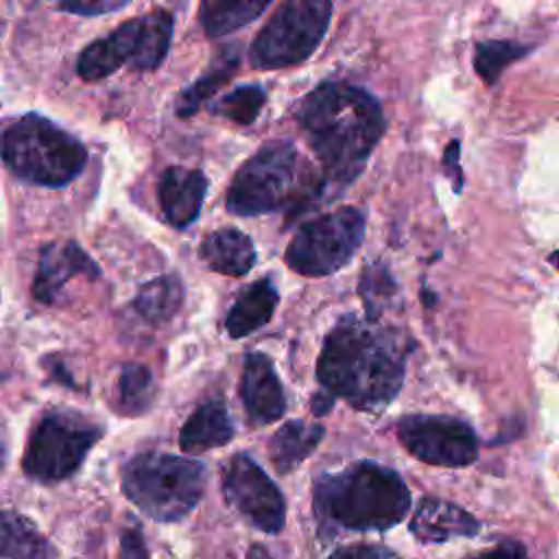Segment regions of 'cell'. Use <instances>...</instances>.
I'll use <instances>...</instances> for the list:
<instances>
[{
    "instance_id": "obj_1",
    "label": "cell",
    "mask_w": 559,
    "mask_h": 559,
    "mask_svg": "<svg viewBox=\"0 0 559 559\" xmlns=\"http://www.w3.org/2000/svg\"><path fill=\"white\" fill-rule=\"evenodd\" d=\"M411 347L402 334L347 314L323 341L317 378L332 397H343L356 411L378 413L400 393Z\"/></svg>"
},
{
    "instance_id": "obj_2",
    "label": "cell",
    "mask_w": 559,
    "mask_h": 559,
    "mask_svg": "<svg viewBox=\"0 0 559 559\" xmlns=\"http://www.w3.org/2000/svg\"><path fill=\"white\" fill-rule=\"evenodd\" d=\"M295 120L321 162L328 188H345L365 168L384 133L380 103L349 83H321L295 107Z\"/></svg>"
},
{
    "instance_id": "obj_3",
    "label": "cell",
    "mask_w": 559,
    "mask_h": 559,
    "mask_svg": "<svg viewBox=\"0 0 559 559\" xmlns=\"http://www.w3.org/2000/svg\"><path fill=\"white\" fill-rule=\"evenodd\" d=\"M312 509L321 531H386L411 509L402 476L376 461H358L323 474L312 487Z\"/></svg>"
},
{
    "instance_id": "obj_4",
    "label": "cell",
    "mask_w": 559,
    "mask_h": 559,
    "mask_svg": "<svg viewBox=\"0 0 559 559\" xmlns=\"http://www.w3.org/2000/svg\"><path fill=\"white\" fill-rule=\"evenodd\" d=\"M325 190L328 186L312 177L293 142L271 140L236 170L225 205L236 216H255L301 207L306 199H317Z\"/></svg>"
},
{
    "instance_id": "obj_5",
    "label": "cell",
    "mask_w": 559,
    "mask_h": 559,
    "mask_svg": "<svg viewBox=\"0 0 559 559\" xmlns=\"http://www.w3.org/2000/svg\"><path fill=\"white\" fill-rule=\"evenodd\" d=\"M205 480L203 463L166 452H140L120 469L124 496L157 522L183 520L199 504Z\"/></svg>"
},
{
    "instance_id": "obj_6",
    "label": "cell",
    "mask_w": 559,
    "mask_h": 559,
    "mask_svg": "<svg viewBox=\"0 0 559 559\" xmlns=\"http://www.w3.org/2000/svg\"><path fill=\"white\" fill-rule=\"evenodd\" d=\"M0 155L13 175L46 188L70 183L87 164L85 146L37 114H26L2 131Z\"/></svg>"
},
{
    "instance_id": "obj_7",
    "label": "cell",
    "mask_w": 559,
    "mask_h": 559,
    "mask_svg": "<svg viewBox=\"0 0 559 559\" xmlns=\"http://www.w3.org/2000/svg\"><path fill=\"white\" fill-rule=\"evenodd\" d=\"M173 24V13L166 9H153L120 24L107 37L83 48L76 61L79 76L100 81L124 63L133 70H157L168 55Z\"/></svg>"
},
{
    "instance_id": "obj_8",
    "label": "cell",
    "mask_w": 559,
    "mask_h": 559,
    "mask_svg": "<svg viewBox=\"0 0 559 559\" xmlns=\"http://www.w3.org/2000/svg\"><path fill=\"white\" fill-rule=\"evenodd\" d=\"M330 20L332 2L328 0H288L280 4L251 44V66L282 70L304 63L319 48Z\"/></svg>"
},
{
    "instance_id": "obj_9",
    "label": "cell",
    "mask_w": 559,
    "mask_h": 559,
    "mask_svg": "<svg viewBox=\"0 0 559 559\" xmlns=\"http://www.w3.org/2000/svg\"><path fill=\"white\" fill-rule=\"evenodd\" d=\"M365 212L338 207L297 229L286 247V264L304 277H325L341 271L365 238Z\"/></svg>"
},
{
    "instance_id": "obj_10",
    "label": "cell",
    "mask_w": 559,
    "mask_h": 559,
    "mask_svg": "<svg viewBox=\"0 0 559 559\" xmlns=\"http://www.w3.org/2000/svg\"><path fill=\"white\" fill-rule=\"evenodd\" d=\"M100 435V426L76 413H50L31 432L22 469L39 483L63 480L81 467Z\"/></svg>"
},
{
    "instance_id": "obj_11",
    "label": "cell",
    "mask_w": 559,
    "mask_h": 559,
    "mask_svg": "<svg viewBox=\"0 0 559 559\" xmlns=\"http://www.w3.org/2000/svg\"><path fill=\"white\" fill-rule=\"evenodd\" d=\"M395 432L400 443L428 465L467 467L478 456V437L472 426L450 415H406Z\"/></svg>"
},
{
    "instance_id": "obj_12",
    "label": "cell",
    "mask_w": 559,
    "mask_h": 559,
    "mask_svg": "<svg viewBox=\"0 0 559 559\" xmlns=\"http://www.w3.org/2000/svg\"><path fill=\"white\" fill-rule=\"evenodd\" d=\"M227 504L253 528L277 535L286 524V500L269 474L245 452H236L221 472Z\"/></svg>"
},
{
    "instance_id": "obj_13",
    "label": "cell",
    "mask_w": 559,
    "mask_h": 559,
    "mask_svg": "<svg viewBox=\"0 0 559 559\" xmlns=\"http://www.w3.org/2000/svg\"><path fill=\"white\" fill-rule=\"evenodd\" d=\"M240 400L255 424H273L286 413L282 382L269 356L251 352L245 356L240 373Z\"/></svg>"
},
{
    "instance_id": "obj_14",
    "label": "cell",
    "mask_w": 559,
    "mask_h": 559,
    "mask_svg": "<svg viewBox=\"0 0 559 559\" xmlns=\"http://www.w3.org/2000/svg\"><path fill=\"white\" fill-rule=\"evenodd\" d=\"M85 275L90 280L100 275L96 262L74 242H52L41 249L37 275L33 282V295L37 301L52 304L61 288L74 277Z\"/></svg>"
},
{
    "instance_id": "obj_15",
    "label": "cell",
    "mask_w": 559,
    "mask_h": 559,
    "mask_svg": "<svg viewBox=\"0 0 559 559\" xmlns=\"http://www.w3.org/2000/svg\"><path fill=\"white\" fill-rule=\"evenodd\" d=\"M207 186L210 181L201 170L183 166L166 168L157 183V199L166 223L177 229L194 223L201 212Z\"/></svg>"
},
{
    "instance_id": "obj_16",
    "label": "cell",
    "mask_w": 559,
    "mask_h": 559,
    "mask_svg": "<svg viewBox=\"0 0 559 559\" xmlns=\"http://www.w3.org/2000/svg\"><path fill=\"white\" fill-rule=\"evenodd\" d=\"M408 528L421 544H443L456 537L478 535L480 522L454 502L426 496L415 509Z\"/></svg>"
},
{
    "instance_id": "obj_17",
    "label": "cell",
    "mask_w": 559,
    "mask_h": 559,
    "mask_svg": "<svg viewBox=\"0 0 559 559\" xmlns=\"http://www.w3.org/2000/svg\"><path fill=\"white\" fill-rule=\"evenodd\" d=\"M234 439V421L221 400L203 402L179 430V448L186 454H201L223 448Z\"/></svg>"
},
{
    "instance_id": "obj_18",
    "label": "cell",
    "mask_w": 559,
    "mask_h": 559,
    "mask_svg": "<svg viewBox=\"0 0 559 559\" xmlns=\"http://www.w3.org/2000/svg\"><path fill=\"white\" fill-rule=\"evenodd\" d=\"M199 255L207 269L229 277H245L255 264V247L251 238L236 227H221L205 236Z\"/></svg>"
},
{
    "instance_id": "obj_19",
    "label": "cell",
    "mask_w": 559,
    "mask_h": 559,
    "mask_svg": "<svg viewBox=\"0 0 559 559\" xmlns=\"http://www.w3.org/2000/svg\"><path fill=\"white\" fill-rule=\"evenodd\" d=\"M280 295L269 277L247 286L225 317V328L231 338H242L266 325L277 308Z\"/></svg>"
},
{
    "instance_id": "obj_20",
    "label": "cell",
    "mask_w": 559,
    "mask_h": 559,
    "mask_svg": "<svg viewBox=\"0 0 559 559\" xmlns=\"http://www.w3.org/2000/svg\"><path fill=\"white\" fill-rule=\"evenodd\" d=\"M325 428L321 424L290 419L282 424L269 441V459L280 474H288L299 467L321 443Z\"/></svg>"
},
{
    "instance_id": "obj_21",
    "label": "cell",
    "mask_w": 559,
    "mask_h": 559,
    "mask_svg": "<svg viewBox=\"0 0 559 559\" xmlns=\"http://www.w3.org/2000/svg\"><path fill=\"white\" fill-rule=\"evenodd\" d=\"M0 557L4 559H57V548L22 513L0 511Z\"/></svg>"
},
{
    "instance_id": "obj_22",
    "label": "cell",
    "mask_w": 559,
    "mask_h": 559,
    "mask_svg": "<svg viewBox=\"0 0 559 559\" xmlns=\"http://www.w3.org/2000/svg\"><path fill=\"white\" fill-rule=\"evenodd\" d=\"M240 63V55H238V46H229L223 48L216 59L212 61V66L192 83L188 85L179 98H177V116L179 118H190L192 114H197L238 70Z\"/></svg>"
},
{
    "instance_id": "obj_23",
    "label": "cell",
    "mask_w": 559,
    "mask_h": 559,
    "mask_svg": "<svg viewBox=\"0 0 559 559\" xmlns=\"http://www.w3.org/2000/svg\"><path fill=\"white\" fill-rule=\"evenodd\" d=\"M183 284L177 275H162L140 286L135 295V310L142 314L144 321L159 325L170 321L179 308L183 306Z\"/></svg>"
},
{
    "instance_id": "obj_24",
    "label": "cell",
    "mask_w": 559,
    "mask_h": 559,
    "mask_svg": "<svg viewBox=\"0 0 559 559\" xmlns=\"http://www.w3.org/2000/svg\"><path fill=\"white\" fill-rule=\"evenodd\" d=\"M266 9H269V2H262V0H238V2L205 0L199 9V20L207 37H221L253 22Z\"/></svg>"
},
{
    "instance_id": "obj_25",
    "label": "cell",
    "mask_w": 559,
    "mask_h": 559,
    "mask_svg": "<svg viewBox=\"0 0 559 559\" xmlns=\"http://www.w3.org/2000/svg\"><path fill=\"white\" fill-rule=\"evenodd\" d=\"M531 46L511 39H487L476 46L474 68L485 85H493L513 61L526 57Z\"/></svg>"
},
{
    "instance_id": "obj_26",
    "label": "cell",
    "mask_w": 559,
    "mask_h": 559,
    "mask_svg": "<svg viewBox=\"0 0 559 559\" xmlns=\"http://www.w3.org/2000/svg\"><path fill=\"white\" fill-rule=\"evenodd\" d=\"M155 397L153 373L144 365H124L118 376L120 413L135 417L151 408Z\"/></svg>"
},
{
    "instance_id": "obj_27",
    "label": "cell",
    "mask_w": 559,
    "mask_h": 559,
    "mask_svg": "<svg viewBox=\"0 0 559 559\" xmlns=\"http://www.w3.org/2000/svg\"><path fill=\"white\" fill-rule=\"evenodd\" d=\"M358 293H360L362 304H365L367 321L378 323L382 310L389 306V301L395 299L397 282L391 275L386 264L376 262V264H369V266L362 269L360 282H358Z\"/></svg>"
},
{
    "instance_id": "obj_28",
    "label": "cell",
    "mask_w": 559,
    "mask_h": 559,
    "mask_svg": "<svg viewBox=\"0 0 559 559\" xmlns=\"http://www.w3.org/2000/svg\"><path fill=\"white\" fill-rule=\"evenodd\" d=\"M266 103V90L260 83L238 85L212 105L216 116L234 120L238 124H251Z\"/></svg>"
},
{
    "instance_id": "obj_29",
    "label": "cell",
    "mask_w": 559,
    "mask_h": 559,
    "mask_svg": "<svg viewBox=\"0 0 559 559\" xmlns=\"http://www.w3.org/2000/svg\"><path fill=\"white\" fill-rule=\"evenodd\" d=\"M328 559H400L391 548L378 544H349L334 550Z\"/></svg>"
},
{
    "instance_id": "obj_30",
    "label": "cell",
    "mask_w": 559,
    "mask_h": 559,
    "mask_svg": "<svg viewBox=\"0 0 559 559\" xmlns=\"http://www.w3.org/2000/svg\"><path fill=\"white\" fill-rule=\"evenodd\" d=\"M118 559H148L146 544L140 526H129L120 535V557Z\"/></svg>"
},
{
    "instance_id": "obj_31",
    "label": "cell",
    "mask_w": 559,
    "mask_h": 559,
    "mask_svg": "<svg viewBox=\"0 0 559 559\" xmlns=\"http://www.w3.org/2000/svg\"><path fill=\"white\" fill-rule=\"evenodd\" d=\"M129 2L127 0H116V2H109V0H98V2H68V4H59L61 11H68V13H76V15H100V13H111V11H118V9H124Z\"/></svg>"
},
{
    "instance_id": "obj_32",
    "label": "cell",
    "mask_w": 559,
    "mask_h": 559,
    "mask_svg": "<svg viewBox=\"0 0 559 559\" xmlns=\"http://www.w3.org/2000/svg\"><path fill=\"white\" fill-rule=\"evenodd\" d=\"M472 559H528L526 548L513 539H502L493 548L472 557Z\"/></svg>"
},
{
    "instance_id": "obj_33",
    "label": "cell",
    "mask_w": 559,
    "mask_h": 559,
    "mask_svg": "<svg viewBox=\"0 0 559 559\" xmlns=\"http://www.w3.org/2000/svg\"><path fill=\"white\" fill-rule=\"evenodd\" d=\"M459 151H461L459 140H452L445 148V155H443V164H445V170L452 179L454 192H461V186H463V173H461V166H459Z\"/></svg>"
},
{
    "instance_id": "obj_34",
    "label": "cell",
    "mask_w": 559,
    "mask_h": 559,
    "mask_svg": "<svg viewBox=\"0 0 559 559\" xmlns=\"http://www.w3.org/2000/svg\"><path fill=\"white\" fill-rule=\"evenodd\" d=\"M332 406H334V397H332L330 393H325V391L312 395V400H310V411H312L317 417L328 415V413L332 411Z\"/></svg>"
},
{
    "instance_id": "obj_35",
    "label": "cell",
    "mask_w": 559,
    "mask_h": 559,
    "mask_svg": "<svg viewBox=\"0 0 559 559\" xmlns=\"http://www.w3.org/2000/svg\"><path fill=\"white\" fill-rule=\"evenodd\" d=\"M247 559H273L269 548L262 546V544H251L249 550H247Z\"/></svg>"
},
{
    "instance_id": "obj_36",
    "label": "cell",
    "mask_w": 559,
    "mask_h": 559,
    "mask_svg": "<svg viewBox=\"0 0 559 559\" xmlns=\"http://www.w3.org/2000/svg\"><path fill=\"white\" fill-rule=\"evenodd\" d=\"M2 463H4V448H2V443H0V469H2Z\"/></svg>"
}]
</instances>
